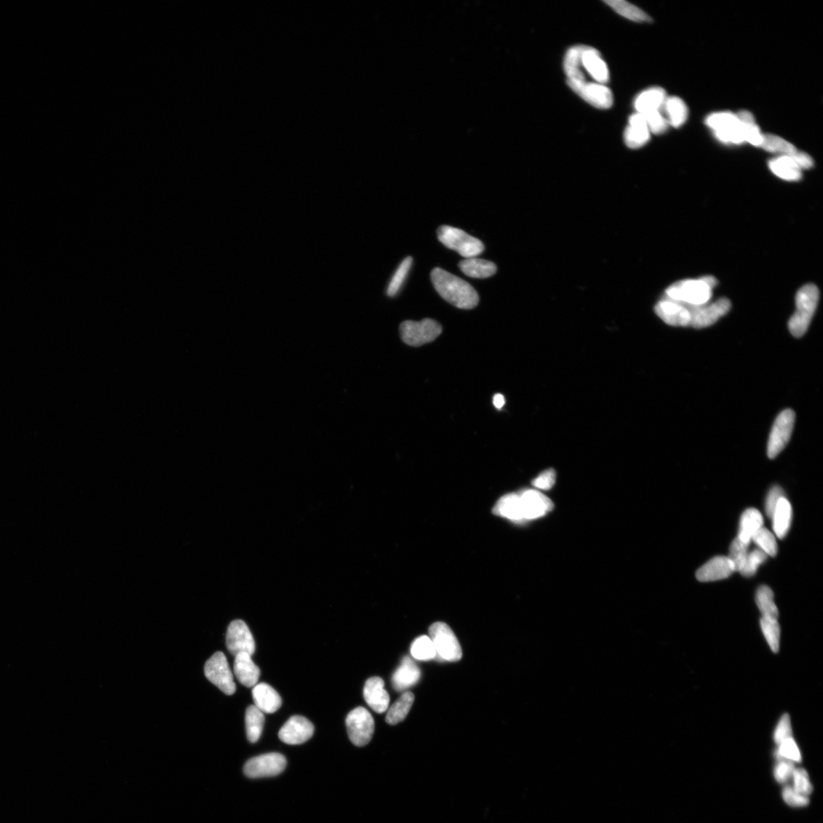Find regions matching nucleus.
<instances>
[{"label": "nucleus", "instance_id": "obj_1", "mask_svg": "<svg viewBox=\"0 0 823 823\" xmlns=\"http://www.w3.org/2000/svg\"><path fill=\"white\" fill-rule=\"evenodd\" d=\"M431 279L438 293L458 309L470 310L478 305L480 297L478 292L470 284L459 277L440 268H435L431 273Z\"/></svg>", "mask_w": 823, "mask_h": 823}, {"label": "nucleus", "instance_id": "obj_2", "mask_svg": "<svg viewBox=\"0 0 823 823\" xmlns=\"http://www.w3.org/2000/svg\"><path fill=\"white\" fill-rule=\"evenodd\" d=\"M717 284V279L713 276L682 280L674 283L666 289V298L690 306L705 305L709 302L712 289Z\"/></svg>", "mask_w": 823, "mask_h": 823}, {"label": "nucleus", "instance_id": "obj_3", "mask_svg": "<svg viewBox=\"0 0 823 823\" xmlns=\"http://www.w3.org/2000/svg\"><path fill=\"white\" fill-rule=\"evenodd\" d=\"M820 298L818 288L813 284H806L796 296V311L789 320L790 332L796 338L802 337L808 329Z\"/></svg>", "mask_w": 823, "mask_h": 823}, {"label": "nucleus", "instance_id": "obj_4", "mask_svg": "<svg viewBox=\"0 0 823 823\" xmlns=\"http://www.w3.org/2000/svg\"><path fill=\"white\" fill-rule=\"evenodd\" d=\"M437 234L438 241L446 248L467 259L480 255L485 249L480 240L458 228L442 226L438 229Z\"/></svg>", "mask_w": 823, "mask_h": 823}, {"label": "nucleus", "instance_id": "obj_5", "mask_svg": "<svg viewBox=\"0 0 823 823\" xmlns=\"http://www.w3.org/2000/svg\"><path fill=\"white\" fill-rule=\"evenodd\" d=\"M707 126L713 130L718 140L725 144H740L745 142L743 126L736 114L731 112H718L709 115L706 119Z\"/></svg>", "mask_w": 823, "mask_h": 823}, {"label": "nucleus", "instance_id": "obj_6", "mask_svg": "<svg viewBox=\"0 0 823 823\" xmlns=\"http://www.w3.org/2000/svg\"><path fill=\"white\" fill-rule=\"evenodd\" d=\"M437 656L442 660L458 661L462 658V650L455 633L443 622H436L428 629Z\"/></svg>", "mask_w": 823, "mask_h": 823}, {"label": "nucleus", "instance_id": "obj_7", "mask_svg": "<svg viewBox=\"0 0 823 823\" xmlns=\"http://www.w3.org/2000/svg\"><path fill=\"white\" fill-rule=\"evenodd\" d=\"M401 340L404 343L418 347L433 342L442 332V326L432 319L419 322L407 320L399 327Z\"/></svg>", "mask_w": 823, "mask_h": 823}, {"label": "nucleus", "instance_id": "obj_8", "mask_svg": "<svg viewBox=\"0 0 823 823\" xmlns=\"http://www.w3.org/2000/svg\"><path fill=\"white\" fill-rule=\"evenodd\" d=\"M346 727L351 742L358 747H363L372 739L374 720L372 715L363 707L352 711L346 718Z\"/></svg>", "mask_w": 823, "mask_h": 823}, {"label": "nucleus", "instance_id": "obj_9", "mask_svg": "<svg viewBox=\"0 0 823 823\" xmlns=\"http://www.w3.org/2000/svg\"><path fill=\"white\" fill-rule=\"evenodd\" d=\"M205 675L214 686L227 695H233L236 690L234 675L224 652H217L206 661Z\"/></svg>", "mask_w": 823, "mask_h": 823}, {"label": "nucleus", "instance_id": "obj_10", "mask_svg": "<svg viewBox=\"0 0 823 823\" xmlns=\"http://www.w3.org/2000/svg\"><path fill=\"white\" fill-rule=\"evenodd\" d=\"M795 413L793 410H783L777 417L768 444V456L774 459L786 447L793 433Z\"/></svg>", "mask_w": 823, "mask_h": 823}, {"label": "nucleus", "instance_id": "obj_11", "mask_svg": "<svg viewBox=\"0 0 823 823\" xmlns=\"http://www.w3.org/2000/svg\"><path fill=\"white\" fill-rule=\"evenodd\" d=\"M287 760L280 753H268L250 759L244 766V773L251 779L267 778L283 772Z\"/></svg>", "mask_w": 823, "mask_h": 823}, {"label": "nucleus", "instance_id": "obj_12", "mask_svg": "<svg viewBox=\"0 0 823 823\" xmlns=\"http://www.w3.org/2000/svg\"><path fill=\"white\" fill-rule=\"evenodd\" d=\"M567 84L577 95L597 109L609 110L613 105L612 92L605 84L596 82H567Z\"/></svg>", "mask_w": 823, "mask_h": 823}, {"label": "nucleus", "instance_id": "obj_13", "mask_svg": "<svg viewBox=\"0 0 823 823\" xmlns=\"http://www.w3.org/2000/svg\"><path fill=\"white\" fill-rule=\"evenodd\" d=\"M226 644L230 655L236 656L241 652L250 656L256 651V643L248 625L242 620L230 623L226 636Z\"/></svg>", "mask_w": 823, "mask_h": 823}, {"label": "nucleus", "instance_id": "obj_14", "mask_svg": "<svg viewBox=\"0 0 823 823\" xmlns=\"http://www.w3.org/2000/svg\"><path fill=\"white\" fill-rule=\"evenodd\" d=\"M731 309L727 298H720L709 305L690 306V326L696 329L709 327L724 317Z\"/></svg>", "mask_w": 823, "mask_h": 823}, {"label": "nucleus", "instance_id": "obj_15", "mask_svg": "<svg viewBox=\"0 0 823 823\" xmlns=\"http://www.w3.org/2000/svg\"><path fill=\"white\" fill-rule=\"evenodd\" d=\"M314 733L312 722L304 717L293 716L281 728L279 736L284 743L300 745L309 741Z\"/></svg>", "mask_w": 823, "mask_h": 823}, {"label": "nucleus", "instance_id": "obj_16", "mask_svg": "<svg viewBox=\"0 0 823 823\" xmlns=\"http://www.w3.org/2000/svg\"><path fill=\"white\" fill-rule=\"evenodd\" d=\"M523 518L532 520L543 517L553 510L551 500L535 490L525 491L519 495Z\"/></svg>", "mask_w": 823, "mask_h": 823}, {"label": "nucleus", "instance_id": "obj_17", "mask_svg": "<svg viewBox=\"0 0 823 823\" xmlns=\"http://www.w3.org/2000/svg\"><path fill=\"white\" fill-rule=\"evenodd\" d=\"M657 316L666 324L673 327H688L691 322L688 307L667 298L661 300L655 306Z\"/></svg>", "mask_w": 823, "mask_h": 823}, {"label": "nucleus", "instance_id": "obj_18", "mask_svg": "<svg viewBox=\"0 0 823 823\" xmlns=\"http://www.w3.org/2000/svg\"><path fill=\"white\" fill-rule=\"evenodd\" d=\"M581 64L582 71L584 69L596 83L605 84L609 81V68L596 49L584 46Z\"/></svg>", "mask_w": 823, "mask_h": 823}, {"label": "nucleus", "instance_id": "obj_19", "mask_svg": "<svg viewBox=\"0 0 823 823\" xmlns=\"http://www.w3.org/2000/svg\"><path fill=\"white\" fill-rule=\"evenodd\" d=\"M383 680L380 677H372L367 679L364 688V698L366 703L376 713H383L389 707L390 696L384 688Z\"/></svg>", "mask_w": 823, "mask_h": 823}, {"label": "nucleus", "instance_id": "obj_20", "mask_svg": "<svg viewBox=\"0 0 823 823\" xmlns=\"http://www.w3.org/2000/svg\"><path fill=\"white\" fill-rule=\"evenodd\" d=\"M624 139L627 147L637 149L643 147L650 139V132L642 114L635 113L629 118Z\"/></svg>", "mask_w": 823, "mask_h": 823}, {"label": "nucleus", "instance_id": "obj_21", "mask_svg": "<svg viewBox=\"0 0 823 823\" xmlns=\"http://www.w3.org/2000/svg\"><path fill=\"white\" fill-rule=\"evenodd\" d=\"M734 569L727 557H715L699 569L696 573L700 582H713L728 578L734 573Z\"/></svg>", "mask_w": 823, "mask_h": 823}, {"label": "nucleus", "instance_id": "obj_22", "mask_svg": "<svg viewBox=\"0 0 823 823\" xmlns=\"http://www.w3.org/2000/svg\"><path fill=\"white\" fill-rule=\"evenodd\" d=\"M252 694L255 706L263 713H273L278 711L282 704L281 698L278 692L266 683L256 684Z\"/></svg>", "mask_w": 823, "mask_h": 823}, {"label": "nucleus", "instance_id": "obj_23", "mask_svg": "<svg viewBox=\"0 0 823 823\" xmlns=\"http://www.w3.org/2000/svg\"><path fill=\"white\" fill-rule=\"evenodd\" d=\"M234 672L238 681L247 688L256 686L260 677V669L254 664L248 653L241 652L235 656Z\"/></svg>", "mask_w": 823, "mask_h": 823}, {"label": "nucleus", "instance_id": "obj_24", "mask_svg": "<svg viewBox=\"0 0 823 823\" xmlns=\"http://www.w3.org/2000/svg\"><path fill=\"white\" fill-rule=\"evenodd\" d=\"M666 92L663 88L651 87L638 95L634 101L637 113L643 115L661 111L666 99Z\"/></svg>", "mask_w": 823, "mask_h": 823}, {"label": "nucleus", "instance_id": "obj_25", "mask_svg": "<svg viewBox=\"0 0 823 823\" xmlns=\"http://www.w3.org/2000/svg\"><path fill=\"white\" fill-rule=\"evenodd\" d=\"M420 677L419 668L410 657H406L395 673L392 683L395 690L401 691L413 686L419 681Z\"/></svg>", "mask_w": 823, "mask_h": 823}, {"label": "nucleus", "instance_id": "obj_26", "mask_svg": "<svg viewBox=\"0 0 823 823\" xmlns=\"http://www.w3.org/2000/svg\"><path fill=\"white\" fill-rule=\"evenodd\" d=\"M768 166L774 175L782 180L795 182L802 178V168L790 156L782 155L774 158L769 161Z\"/></svg>", "mask_w": 823, "mask_h": 823}, {"label": "nucleus", "instance_id": "obj_27", "mask_svg": "<svg viewBox=\"0 0 823 823\" xmlns=\"http://www.w3.org/2000/svg\"><path fill=\"white\" fill-rule=\"evenodd\" d=\"M458 266L465 275L475 279L489 278L497 271L496 264L492 261L474 257L460 261Z\"/></svg>", "mask_w": 823, "mask_h": 823}, {"label": "nucleus", "instance_id": "obj_28", "mask_svg": "<svg viewBox=\"0 0 823 823\" xmlns=\"http://www.w3.org/2000/svg\"><path fill=\"white\" fill-rule=\"evenodd\" d=\"M661 110L666 115L668 125L676 128L682 126L688 117V107L679 97H667Z\"/></svg>", "mask_w": 823, "mask_h": 823}, {"label": "nucleus", "instance_id": "obj_29", "mask_svg": "<svg viewBox=\"0 0 823 823\" xmlns=\"http://www.w3.org/2000/svg\"><path fill=\"white\" fill-rule=\"evenodd\" d=\"M763 517L756 509L745 510L742 514L738 538L745 543L750 544L752 538L761 528H763Z\"/></svg>", "mask_w": 823, "mask_h": 823}, {"label": "nucleus", "instance_id": "obj_30", "mask_svg": "<svg viewBox=\"0 0 823 823\" xmlns=\"http://www.w3.org/2000/svg\"><path fill=\"white\" fill-rule=\"evenodd\" d=\"M584 45L575 46L569 49L564 58V68L569 83H586L581 64V55Z\"/></svg>", "mask_w": 823, "mask_h": 823}, {"label": "nucleus", "instance_id": "obj_31", "mask_svg": "<svg viewBox=\"0 0 823 823\" xmlns=\"http://www.w3.org/2000/svg\"><path fill=\"white\" fill-rule=\"evenodd\" d=\"M773 530L777 537L783 539L789 532L792 520V508L786 497L780 499L774 511Z\"/></svg>", "mask_w": 823, "mask_h": 823}, {"label": "nucleus", "instance_id": "obj_32", "mask_svg": "<svg viewBox=\"0 0 823 823\" xmlns=\"http://www.w3.org/2000/svg\"><path fill=\"white\" fill-rule=\"evenodd\" d=\"M494 513L515 522L525 521L518 494H507L500 499L494 507Z\"/></svg>", "mask_w": 823, "mask_h": 823}, {"label": "nucleus", "instance_id": "obj_33", "mask_svg": "<svg viewBox=\"0 0 823 823\" xmlns=\"http://www.w3.org/2000/svg\"><path fill=\"white\" fill-rule=\"evenodd\" d=\"M265 724L264 713L255 705H251L245 711V729L248 739L251 743L258 742L263 733Z\"/></svg>", "mask_w": 823, "mask_h": 823}, {"label": "nucleus", "instance_id": "obj_34", "mask_svg": "<svg viewBox=\"0 0 823 823\" xmlns=\"http://www.w3.org/2000/svg\"><path fill=\"white\" fill-rule=\"evenodd\" d=\"M414 695L412 692L406 691L397 701L390 707L386 717V722L390 725H396L405 720L408 715L414 702Z\"/></svg>", "mask_w": 823, "mask_h": 823}, {"label": "nucleus", "instance_id": "obj_35", "mask_svg": "<svg viewBox=\"0 0 823 823\" xmlns=\"http://www.w3.org/2000/svg\"><path fill=\"white\" fill-rule=\"evenodd\" d=\"M605 3L627 19L636 22H651L652 21L650 15L625 0H607Z\"/></svg>", "mask_w": 823, "mask_h": 823}, {"label": "nucleus", "instance_id": "obj_36", "mask_svg": "<svg viewBox=\"0 0 823 823\" xmlns=\"http://www.w3.org/2000/svg\"><path fill=\"white\" fill-rule=\"evenodd\" d=\"M743 126L744 140L756 147H761L763 140L759 126L753 115L748 111H741L737 114Z\"/></svg>", "mask_w": 823, "mask_h": 823}, {"label": "nucleus", "instance_id": "obj_37", "mask_svg": "<svg viewBox=\"0 0 823 823\" xmlns=\"http://www.w3.org/2000/svg\"><path fill=\"white\" fill-rule=\"evenodd\" d=\"M756 601L763 618L778 619L779 610L774 602V594L770 588L760 587L756 592Z\"/></svg>", "mask_w": 823, "mask_h": 823}, {"label": "nucleus", "instance_id": "obj_38", "mask_svg": "<svg viewBox=\"0 0 823 823\" xmlns=\"http://www.w3.org/2000/svg\"><path fill=\"white\" fill-rule=\"evenodd\" d=\"M413 658L422 661H429L437 657L434 644L428 636H422L415 639L411 646Z\"/></svg>", "mask_w": 823, "mask_h": 823}, {"label": "nucleus", "instance_id": "obj_39", "mask_svg": "<svg viewBox=\"0 0 823 823\" xmlns=\"http://www.w3.org/2000/svg\"><path fill=\"white\" fill-rule=\"evenodd\" d=\"M760 625L769 647L774 652H778L781 636V628L778 619L763 617L760 621Z\"/></svg>", "mask_w": 823, "mask_h": 823}, {"label": "nucleus", "instance_id": "obj_40", "mask_svg": "<svg viewBox=\"0 0 823 823\" xmlns=\"http://www.w3.org/2000/svg\"><path fill=\"white\" fill-rule=\"evenodd\" d=\"M761 148L768 152L780 153L783 155L788 156L794 155L797 151L793 144L779 136L772 135H763Z\"/></svg>", "mask_w": 823, "mask_h": 823}, {"label": "nucleus", "instance_id": "obj_41", "mask_svg": "<svg viewBox=\"0 0 823 823\" xmlns=\"http://www.w3.org/2000/svg\"><path fill=\"white\" fill-rule=\"evenodd\" d=\"M757 546L759 549L763 551L768 556L775 557L778 553V544H777L776 538L774 535L767 528H761L752 538Z\"/></svg>", "mask_w": 823, "mask_h": 823}, {"label": "nucleus", "instance_id": "obj_42", "mask_svg": "<svg viewBox=\"0 0 823 823\" xmlns=\"http://www.w3.org/2000/svg\"><path fill=\"white\" fill-rule=\"evenodd\" d=\"M749 543H745L736 537L730 546L729 560L732 563L734 571L740 572L748 556Z\"/></svg>", "mask_w": 823, "mask_h": 823}, {"label": "nucleus", "instance_id": "obj_43", "mask_svg": "<svg viewBox=\"0 0 823 823\" xmlns=\"http://www.w3.org/2000/svg\"><path fill=\"white\" fill-rule=\"evenodd\" d=\"M413 263V258L410 257H406L397 268L393 278H392L387 291V295L389 297H394L397 293L399 289L402 287L407 274H408Z\"/></svg>", "mask_w": 823, "mask_h": 823}, {"label": "nucleus", "instance_id": "obj_44", "mask_svg": "<svg viewBox=\"0 0 823 823\" xmlns=\"http://www.w3.org/2000/svg\"><path fill=\"white\" fill-rule=\"evenodd\" d=\"M776 756L779 760H786L790 761V763H793V761L799 763L802 759L801 751H799L796 742L792 737L788 738V739L779 744V748L777 751Z\"/></svg>", "mask_w": 823, "mask_h": 823}, {"label": "nucleus", "instance_id": "obj_45", "mask_svg": "<svg viewBox=\"0 0 823 823\" xmlns=\"http://www.w3.org/2000/svg\"><path fill=\"white\" fill-rule=\"evenodd\" d=\"M768 558L765 553L760 549H756L748 553L745 564L740 572L745 577L755 575L760 565L764 564Z\"/></svg>", "mask_w": 823, "mask_h": 823}, {"label": "nucleus", "instance_id": "obj_46", "mask_svg": "<svg viewBox=\"0 0 823 823\" xmlns=\"http://www.w3.org/2000/svg\"><path fill=\"white\" fill-rule=\"evenodd\" d=\"M650 132L655 135H661L666 132L668 128V122L664 114L661 111L652 112L643 115Z\"/></svg>", "mask_w": 823, "mask_h": 823}, {"label": "nucleus", "instance_id": "obj_47", "mask_svg": "<svg viewBox=\"0 0 823 823\" xmlns=\"http://www.w3.org/2000/svg\"><path fill=\"white\" fill-rule=\"evenodd\" d=\"M792 779L794 781L793 788L799 794L808 796L812 793L813 786L809 775L804 769L795 768L793 774H792Z\"/></svg>", "mask_w": 823, "mask_h": 823}, {"label": "nucleus", "instance_id": "obj_48", "mask_svg": "<svg viewBox=\"0 0 823 823\" xmlns=\"http://www.w3.org/2000/svg\"><path fill=\"white\" fill-rule=\"evenodd\" d=\"M783 801L787 804L794 807H802L808 805L809 798L799 794L793 787L787 786L782 791Z\"/></svg>", "mask_w": 823, "mask_h": 823}, {"label": "nucleus", "instance_id": "obj_49", "mask_svg": "<svg viewBox=\"0 0 823 823\" xmlns=\"http://www.w3.org/2000/svg\"><path fill=\"white\" fill-rule=\"evenodd\" d=\"M790 737H792L790 718L789 715L786 713L783 715L778 726L775 729L774 740L777 744L779 745Z\"/></svg>", "mask_w": 823, "mask_h": 823}, {"label": "nucleus", "instance_id": "obj_50", "mask_svg": "<svg viewBox=\"0 0 823 823\" xmlns=\"http://www.w3.org/2000/svg\"><path fill=\"white\" fill-rule=\"evenodd\" d=\"M795 769L793 763L786 760H780L774 768L775 780L781 783H786L792 778Z\"/></svg>", "mask_w": 823, "mask_h": 823}, {"label": "nucleus", "instance_id": "obj_51", "mask_svg": "<svg viewBox=\"0 0 823 823\" xmlns=\"http://www.w3.org/2000/svg\"><path fill=\"white\" fill-rule=\"evenodd\" d=\"M556 472L553 469H548L542 472L532 481V485L538 489L548 490L555 485Z\"/></svg>", "mask_w": 823, "mask_h": 823}, {"label": "nucleus", "instance_id": "obj_52", "mask_svg": "<svg viewBox=\"0 0 823 823\" xmlns=\"http://www.w3.org/2000/svg\"><path fill=\"white\" fill-rule=\"evenodd\" d=\"M782 497H784L783 491L780 487H774L769 491L765 502V512L768 517L772 519L776 505Z\"/></svg>", "mask_w": 823, "mask_h": 823}, {"label": "nucleus", "instance_id": "obj_53", "mask_svg": "<svg viewBox=\"0 0 823 823\" xmlns=\"http://www.w3.org/2000/svg\"><path fill=\"white\" fill-rule=\"evenodd\" d=\"M790 157L795 161V163L802 169L811 168L813 166L814 164L813 159L806 153L797 151L794 153V155H790Z\"/></svg>", "mask_w": 823, "mask_h": 823}, {"label": "nucleus", "instance_id": "obj_54", "mask_svg": "<svg viewBox=\"0 0 823 823\" xmlns=\"http://www.w3.org/2000/svg\"><path fill=\"white\" fill-rule=\"evenodd\" d=\"M505 403V398L502 395L497 394L494 397V404L496 409H502Z\"/></svg>", "mask_w": 823, "mask_h": 823}]
</instances>
